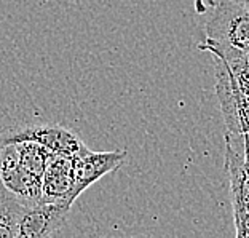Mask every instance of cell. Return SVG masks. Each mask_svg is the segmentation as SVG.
<instances>
[{"label": "cell", "instance_id": "cell-9", "mask_svg": "<svg viewBox=\"0 0 249 238\" xmlns=\"http://www.w3.org/2000/svg\"><path fill=\"white\" fill-rule=\"evenodd\" d=\"M24 205L0 183V238H18V224Z\"/></svg>", "mask_w": 249, "mask_h": 238}, {"label": "cell", "instance_id": "cell-10", "mask_svg": "<svg viewBox=\"0 0 249 238\" xmlns=\"http://www.w3.org/2000/svg\"><path fill=\"white\" fill-rule=\"evenodd\" d=\"M16 146H18V154L22 166L34 176L42 179L50 155L53 152H50L47 147L36 143V141H21V143H16Z\"/></svg>", "mask_w": 249, "mask_h": 238}, {"label": "cell", "instance_id": "cell-13", "mask_svg": "<svg viewBox=\"0 0 249 238\" xmlns=\"http://www.w3.org/2000/svg\"><path fill=\"white\" fill-rule=\"evenodd\" d=\"M231 2L241 5V7H245L246 10H249V0H231Z\"/></svg>", "mask_w": 249, "mask_h": 238}, {"label": "cell", "instance_id": "cell-14", "mask_svg": "<svg viewBox=\"0 0 249 238\" xmlns=\"http://www.w3.org/2000/svg\"><path fill=\"white\" fill-rule=\"evenodd\" d=\"M245 162H246V168H248V173H249V150L245 147Z\"/></svg>", "mask_w": 249, "mask_h": 238}, {"label": "cell", "instance_id": "cell-8", "mask_svg": "<svg viewBox=\"0 0 249 238\" xmlns=\"http://www.w3.org/2000/svg\"><path fill=\"white\" fill-rule=\"evenodd\" d=\"M73 187V157L52 154L42 178V201L73 205L77 200Z\"/></svg>", "mask_w": 249, "mask_h": 238}, {"label": "cell", "instance_id": "cell-7", "mask_svg": "<svg viewBox=\"0 0 249 238\" xmlns=\"http://www.w3.org/2000/svg\"><path fill=\"white\" fill-rule=\"evenodd\" d=\"M126 150L93 152L87 149L82 155L73 157V178H75V197L78 198L88 187L98 183L106 174L114 173L126 160Z\"/></svg>", "mask_w": 249, "mask_h": 238}, {"label": "cell", "instance_id": "cell-4", "mask_svg": "<svg viewBox=\"0 0 249 238\" xmlns=\"http://www.w3.org/2000/svg\"><path fill=\"white\" fill-rule=\"evenodd\" d=\"M0 183L24 205L42 201V179L22 166L16 143H0Z\"/></svg>", "mask_w": 249, "mask_h": 238}, {"label": "cell", "instance_id": "cell-6", "mask_svg": "<svg viewBox=\"0 0 249 238\" xmlns=\"http://www.w3.org/2000/svg\"><path fill=\"white\" fill-rule=\"evenodd\" d=\"M71 206L67 203L38 201L24 206L18 224V238L52 237L64 227Z\"/></svg>", "mask_w": 249, "mask_h": 238}, {"label": "cell", "instance_id": "cell-11", "mask_svg": "<svg viewBox=\"0 0 249 238\" xmlns=\"http://www.w3.org/2000/svg\"><path fill=\"white\" fill-rule=\"evenodd\" d=\"M235 227H236V237L240 238L249 237V211L240 214V216H235Z\"/></svg>", "mask_w": 249, "mask_h": 238}, {"label": "cell", "instance_id": "cell-12", "mask_svg": "<svg viewBox=\"0 0 249 238\" xmlns=\"http://www.w3.org/2000/svg\"><path fill=\"white\" fill-rule=\"evenodd\" d=\"M216 2H217V0H194L195 11L198 15L206 13L208 10H211L214 5H216Z\"/></svg>", "mask_w": 249, "mask_h": 238}, {"label": "cell", "instance_id": "cell-5", "mask_svg": "<svg viewBox=\"0 0 249 238\" xmlns=\"http://www.w3.org/2000/svg\"><path fill=\"white\" fill-rule=\"evenodd\" d=\"M225 169L229 173L233 218L249 211V173L245 162V133L225 134Z\"/></svg>", "mask_w": 249, "mask_h": 238}, {"label": "cell", "instance_id": "cell-15", "mask_svg": "<svg viewBox=\"0 0 249 238\" xmlns=\"http://www.w3.org/2000/svg\"><path fill=\"white\" fill-rule=\"evenodd\" d=\"M245 147L249 150V133H245Z\"/></svg>", "mask_w": 249, "mask_h": 238}, {"label": "cell", "instance_id": "cell-2", "mask_svg": "<svg viewBox=\"0 0 249 238\" xmlns=\"http://www.w3.org/2000/svg\"><path fill=\"white\" fill-rule=\"evenodd\" d=\"M216 67V94L224 123L230 133H249V93L240 88L229 64L211 55Z\"/></svg>", "mask_w": 249, "mask_h": 238}, {"label": "cell", "instance_id": "cell-1", "mask_svg": "<svg viewBox=\"0 0 249 238\" xmlns=\"http://www.w3.org/2000/svg\"><path fill=\"white\" fill-rule=\"evenodd\" d=\"M206 22V42L217 48L249 52V10L231 0H217Z\"/></svg>", "mask_w": 249, "mask_h": 238}, {"label": "cell", "instance_id": "cell-3", "mask_svg": "<svg viewBox=\"0 0 249 238\" xmlns=\"http://www.w3.org/2000/svg\"><path fill=\"white\" fill-rule=\"evenodd\" d=\"M21 141H36L53 154L69 157H78L88 149L75 133L58 123L24 125V127L8 128L0 133V143H21Z\"/></svg>", "mask_w": 249, "mask_h": 238}]
</instances>
